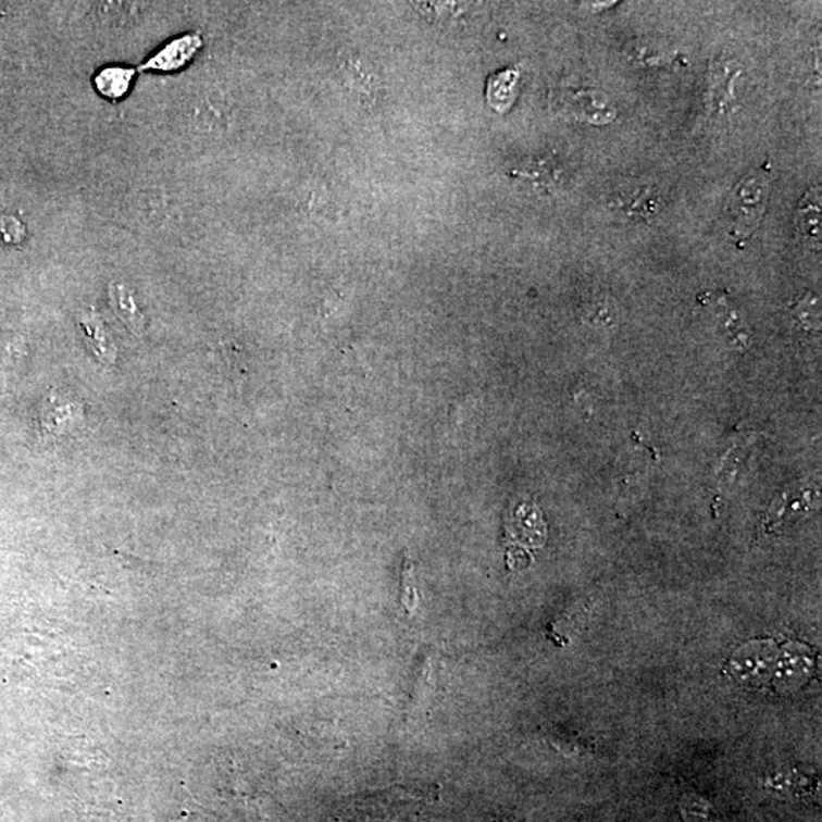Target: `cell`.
<instances>
[{"label": "cell", "mask_w": 822, "mask_h": 822, "mask_svg": "<svg viewBox=\"0 0 822 822\" xmlns=\"http://www.w3.org/2000/svg\"><path fill=\"white\" fill-rule=\"evenodd\" d=\"M611 204L630 219L649 220L660 212L662 198L660 192L650 186H624L612 196Z\"/></svg>", "instance_id": "2"}, {"label": "cell", "mask_w": 822, "mask_h": 822, "mask_svg": "<svg viewBox=\"0 0 822 822\" xmlns=\"http://www.w3.org/2000/svg\"><path fill=\"white\" fill-rule=\"evenodd\" d=\"M82 419V409L76 403L61 401L59 396L48 398L43 409L38 414L41 432L49 433L51 436H59L60 433L68 432L72 425H75Z\"/></svg>", "instance_id": "5"}, {"label": "cell", "mask_w": 822, "mask_h": 822, "mask_svg": "<svg viewBox=\"0 0 822 822\" xmlns=\"http://www.w3.org/2000/svg\"><path fill=\"white\" fill-rule=\"evenodd\" d=\"M797 227L806 239L812 244H820L821 239V194L820 189H812L806 194L799 203L797 212Z\"/></svg>", "instance_id": "9"}, {"label": "cell", "mask_w": 822, "mask_h": 822, "mask_svg": "<svg viewBox=\"0 0 822 822\" xmlns=\"http://www.w3.org/2000/svg\"><path fill=\"white\" fill-rule=\"evenodd\" d=\"M135 79V71L124 66H107L95 75V89L99 95L112 101H120L128 94Z\"/></svg>", "instance_id": "6"}, {"label": "cell", "mask_w": 822, "mask_h": 822, "mask_svg": "<svg viewBox=\"0 0 822 822\" xmlns=\"http://www.w3.org/2000/svg\"><path fill=\"white\" fill-rule=\"evenodd\" d=\"M25 226L15 216L0 215V246H17L25 239Z\"/></svg>", "instance_id": "10"}, {"label": "cell", "mask_w": 822, "mask_h": 822, "mask_svg": "<svg viewBox=\"0 0 822 822\" xmlns=\"http://www.w3.org/2000/svg\"><path fill=\"white\" fill-rule=\"evenodd\" d=\"M201 45L203 43H201V37L198 34H186V36L174 38L139 68L142 72L178 71L194 59Z\"/></svg>", "instance_id": "3"}, {"label": "cell", "mask_w": 822, "mask_h": 822, "mask_svg": "<svg viewBox=\"0 0 822 822\" xmlns=\"http://www.w3.org/2000/svg\"><path fill=\"white\" fill-rule=\"evenodd\" d=\"M771 175L752 171L731 190L725 204L726 223L731 235L748 238L767 212Z\"/></svg>", "instance_id": "1"}, {"label": "cell", "mask_w": 822, "mask_h": 822, "mask_svg": "<svg viewBox=\"0 0 822 822\" xmlns=\"http://www.w3.org/2000/svg\"><path fill=\"white\" fill-rule=\"evenodd\" d=\"M82 327L86 334L87 345L102 364H113L117 358L116 342L109 326L97 311H87L82 315Z\"/></svg>", "instance_id": "4"}, {"label": "cell", "mask_w": 822, "mask_h": 822, "mask_svg": "<svg viewBox=\"0 0 822 822\" xmlns=\"http://www.w3.org/2000/svg\"><path fill=\"white\" fill-rule=\"evenodd\" d=\"M518 71L505 68L487 79L486 98L497 112H508L516 98Z\"/></svg>", "instance_id": "7"}, {"label": "cell", "mask_w": 822, "mask_h": 822, "mask_svg": "<svg viewBox=\"0 0 822 822\" xmlns=\"http://www.w3.org/2000/svg\"><path fill=\"white\" fill-rule=\"evenodd\" d=\"M109 296L113 311L125 323V326L129 327L135 334H142L145 319L132 291L125 285L112 284L109 288Z\"/></svg>", "instance_id": "8"}]
</instances>
